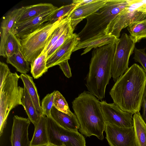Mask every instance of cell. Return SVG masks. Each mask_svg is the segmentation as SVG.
Masks as SVG:
<instances>
[{
	"label": "cell",
	"mask_w": 146,
	"mask_h": 146,
	"mask_svg": "<svg viewBox=\"0 0 146 146\" xmlns=\"http://www.w3.org/2000/svg\"><path fill=\"white\" fill-rule=\"evenodd\" d=\"M115 82L109 92L113 103L133 114L139 112L146 86L143 68L134 64Z\"/></svg>",
	"instance_id": "6da1fadb"
},
{
	"label": "cell",
	"mask_w": 146,
	"mask_h": 146,
	"mask_svg": "<svg viewBox=\"0 0 146 146\" xmlns=\"http://www.w3.org/2000/svg\"><path fill=\"white\" fill-rule=\"evenodd\" d=\"M118 41L94 48L92 51L86 86L88 92L98 100L105 98L106 86L111 77L112 64Z\"/></svg>",
	"instance_id": "7a4b0ae2"
},
{
	"label": "cell",
	"mask_w": 146,
	"mask_h": 146,
	"mask_svg": "<svg viewBox=\"0 0 146 146\" xmlns=\"http://www.w3.org/2000/svg\"><path fill=\"white\" fill-rule=\"evenodd\" d=\"M72 104L80 124L79 131L86 137L94 135L103 140L106 123L99 100L85 91L74 99Z\"/></svg>",
	"instance_id": "3957f363"
},
{
	"label": "cell",
	"mask_w": 146,
	"mask_h": 146,
	"mask_svg": "<svg viewBox=\"0 0 146 146\" xmlns=\"http://www.w3.org/2000/svg\"><path fill=\"white\" fill-rule=\"evenodd\" d=\"M128 0H108L98 12L86 19L87 23L78 34L79 42L95 36L105 34L104 31L111 21L128 5Z\"/></svg>",
	"instance_id": "277c9868"
},
{
	"label": "cell",
	"mask_w": 146,
	"mask_h": 146,
	"mask_svg": "<svg viewBox=\"0 0 146 146\" xmlns=\"http://www.w3.org/2000/svg\"><path fill=\"white\" fill-rule=\"evenodd\" d=\"M64 18L60 19L53 23L50 21L44 23L33 32L20 39L21 51L30 64L33 63L42 52L49 37Z\"/></svg>",
	"instance_id": "5b68a950"
},
{
	"label": "cell",
	"mask_w": 146,
	"mask_h": 146,
	"mask_svg": "<svg viewBox=\"0 0 146 146\" xmlns=\"http://www.w3.org/2000/svg\"><path fill=\"white\" fill-rule=\"evenodd\" d=\"M20 76L11 72L0 89V136L2 135L11 111L22 105L23 88L18 86Z\"/></svg>",
	"instance_id": "8992f818"
},
{
	"label": "cell",
	"mask_w": 146,
	"mask_h": 146,
	"mask_svg": "<svg viewBox=\"0 0 146 146\" xmlns=\"http://www.w3.org/2000/svg\"><path fill=\"white\" fill-rule=\"evenodd\" d=\"M135 43L126 33H122L118 41L111 67V77L115 82L129 68V60L134 52Z\"/></svg>",
	"instance_id": "52a82bcc"
},
{
	"label": "cell",
	"mask_w": 146,
	"mask_h": 146,
	"mask_svg": "<svg viewBox=\"0 0 146 146\" xmlns=\"http://www.w3.org/2000/svg\"><path fill=\"white\" fill-rule=\"evenodd\" d=\"M46 118L49 142L57 145L86 146L85 138L82 134L64 128L51 116Z\"/></svg>",
	"instance_id": "ba28073f"
},
{
	"label": "cell",
	"mask_w": 146,
	"mask_h": 146,
	"mask_svg": "<svg viewBox=\"0 0 146 146\" xmlns=\"http://www.w3.org/2000/svg\"><path fill=\"white\" fill-rule=\"evenodd\" d=\"M145 19L146 13L135 10L128 4V6L111 21L104 33L119 38L121 32L123 29L134 22Z\"/></svg>",
	"instance_id": "9c48e42d"
},
{
	"label": "cell",
	"mask_w": 146,
	"mask_h": 146,
	"mask_svg": "<svg viewBox=\"0 0 146 146\" xmlns=\"http://www.w3.org/2000/svg\"><path fill=\"white\" fill-rule=\"evenodd\" d=\"M104 131L110 146H136L133 126L122 127L106 123Z\"/></svg>",
	"instance_id": "30bf717a"
},
{
	"label": "cell",
	"mask_w": 146,
	"mask_h": 146,
	"mask_svg": "<svg viewBox=\"0 0 146 146\" xmlns=\"http://www.w3.org/2000/svg\"><path fill=\"white\" fill-rule=\"evenodd\" d=\"M100 104L105 123L122 127L133 126L132 114L123 111L114 103L103 100Z\"/></svg>",
	"instance_id": "8fae6325"
},
{
	"label": "cell",
	"mask_w": 146,
	"mask_h": 146,
	"mask_svg": "<svg viewBox=\"0 0 146 146\" xmlns=\"http://www.w3.org/2000/svg\"><path fill=\"white\" fill-rule=\"evenodd\" d=\"M58 8L56 7L44 13L22 22L15 23L12 31L20 39L33 32L44 23L49 21L51 16Z\"/></svg>",
	"instance_id": "7c38bea8"
},
{
	"label": "cell",
	"mask_w": 146,
	"mask_h": 146,
	"mask_svg": "<svg viewBox=\"0 0 146 146\" xmlns=\"http://www.w3.org/2000/svg\"><path fill=\"white\" fill-rule=\"evenodd\" d=\"M31 122L28 118L14 116L10 136L11 146H30L28 129Z\"/></svg>",
	"instance_id": "4fadbf2b"
},
{
	"label": "cell",
	"mask_w": 146,
	"mask_h": 146,
	"mask_svg": "<svg viewBox=\"0 0 146 146\" xmlns=\"http://www.w3.org/2000/svg\"><path fill=\"white\" fill-rule=\"evenodd\" d=\"M77 34L73 33L60 48L47 59L46 67L48 69L70 59L71 55L76 46L79 42Z\"/></svg>",
	"instance_id": "5bb4252c"
},
{
	"label": "cell",
	"mask_w": 146,
	"mask_h": 146,
	"mask_svg": "<svg viewBox=\"0 0 146 146\" xmlns=\"http://www.w3.org/2000/svg\"><path fill=\"white\" fill-rule=\"evenodd\" d=\"M108 0H95L92 3L77 8L67 16L71 20V26L74 31L77 25L84 19L96 12L104 6Z\"/></svg>",
	"instance_id": "9a60e30c"
},
{
	"label": "cell",
	"mask_w": 146,
	"mask_h": 146,
	"mask_svg": "<svg viewBox=\"0 0 146 146\" xmlns=\"http://www.w3.org/2000/svg\"><path fill=\"white\" fill-rule=\"evenodd\" d=\"M24 10V7L15 9L9 11L3 17L0 26V56L5 57L4 47L8 35Z\"/></svg>",
	"instance_id": "2e32d148"
},
{
	"label": "cell",
	"mask_w": 146,
	"mask_h": 146,
	"mask_svg": "<svg viewBox=\"0 0 146 146\" xmlns=\"http://www.w3.org/2000/svg\"><path fill=\"white\" fill-rule=\"evenodd\" d=\"M119 39L113 36L102 34L79 42L74 48L73 52L85 48L81 54V55H82L88 53L92 48L117 42Z\"/></svg>",
	"instance_id": "e0dca14e"
},
{
	"label": "cell",
	"mask_w": 146,
	"mask_h": 146,
	"mask_svg": "<svg viewBox=\"0 0 146 146\" xmlns=\"http://www.w3.org/2000/svg\"><path fill=\"white\" fill-rule=\"evenodd\" d=\"M33 137L30 146H45L49 143L46 117L43 114L38 123L34 125Z\"/></svg>",
	"instance_id": "ac0fdd59"
},
{
	"label": "cell",
	"mask_w": 146,
	"mask_h": 146,
	"mask_svg": "<svg viewBox=\"0 0 146 146\" xmlns=\"http://www.w3.org/2000/svg\"><path fill=\"white\" fill-rule=\"evenodd\" d=\"M51 116L59 125L67 129L78 131L80 124L76 115L70 117L61 112L53 106L51 111Z\"/></svg>",
	"instance_id": "d6986e66"
},
{
	"label": "cell",
	"mask_w": 146,
	"mask_h": 146,
	"mask_svg": "<svg viewBox=\"0 0 146 146\" xmlns=\"http://www.w3.org/2000/svg\"><path fill=\"white\" fill-rule=\"evenodd\" d=\"M50 3H40L24 7L22 13L16 23H19L37 17L56 7Z\"/></svg>",
	"instance_id": "ffe728a7"
},
{
	"label": "cell",
	"mask_w": 146,
	"mask_h": 146,
	"mask_svg": "<svg viewBox=\"0 0 146 146\" xmlns=\"http://www.w3.org/2000/svg\"><path fill=\"white\" fill-rule=\"evenodd\" d=\"M24 85L31 98L38 114L42 115V111L40 104L39 97L37 89L34 83L33 78L27 74H21L20 76Z\"/></svg>",
	"instance_id": "44dd1931"
},
{
	"label": "cell",
	"mask_w": 146,
	"mask_h": 146,
	"mask_svg": "<svg viewBox=\"0 0 146 146\" xmlns=\"http://www.w3.org/2000/svg\"><path fill=\"white\" fill-rule=\"evenodd\" d=\"M133 127L136 146H146V123L140 112L133 115Z\"/></svg>",
	"instance_id": "7402d4cb"
},
{
	"label": "cell",
	"mask_w": 146,
	"mask_h": 146,
	"mask_svg": "<svg viewBox=\"0 0 146 146\" xmlns=\"http://www.w3.org/2000/svg\"><path fill=\"white\" fill-rule=\"evenodd\" d=\"M23 88L21 99L22 105L24 108L28 118L34 125L38 123L41 116L38 113L26 88L24 86Z\"/></svg>",
	"instance_id": "603a6c76"
},
{
	"label": "cell",
	"mask_w": 146,
	"mask_h": 146,
	"mask_svg": "<svg viewBox=\"0 0 146 146\" xmlns=\"http://www.w3.org/2000/svg\"><path fill=\"white\" fill-rule=\"evenodd\" d=\"M6 62L12 65L17 71L21 74H26L30 70V63L26 60L21 50L18 52L7 57Z\"/></svg>",
	"instance_id": "cb8c5ba5"
},
{
	"label": "cell",
	"mask_w": 146,
	"mask_h": 146,
	"mask_svg": "<svg viewBox=\"0 0 146 146\" xmlns=\"http://www.w3.org/2000/svg\"><path fill=\"white\" fill-rule=\"evenodd\" d=\"M47 52L43 51L30 64L31 72L35 79H38L46 72L48 68L46 67Z\"/></svg>",
	"instance_id": "d4e9b609"
},
{
	"label": "cell",
	"mask_w": 146,
	"mask_h": 146,
	"mask_svg": "<svg viewBox=\"0 0 146 146\" xmlns=\"http://www.w3.org/2000/svg\"><path fill=\"white\" fill-rule=\"evenodd\" d=\"M127 29L135 43L143 38H146V19L131 24Z\"/></svg>",
	"instance_id": "484cf974"
},
{
	"label": "cell",
	"mask_w": 146,
	"mask_h": 146,
	"mask_svg": "<svg viewBox=\"0 0 146 146\" xmlns=\"http://www.w3.org/2000/svg\"><path fill=\"white\" fill-rule=\"evenodd\" d=\"M20 39L17 37L11 30L9 33L5 45V57L11 56L21 50Z\"/></svg>",
	"instance_id": "4316f807"
},
{
	"label": "cell",
	"mask_w": 146,
	"mask_h": 146,
	"mask_svg": "<svg viewBox=\"0 0 146 146\" xmlns=\"http://www.w3.org/2000/svg\"><path fill=\"white\" fill-rule=\"evenodd\" d=\"M71 24V20L67 17L64 18L59 26L55 29L48 39L43 51L48 52L62 35L67 28Z\"/></svg>",
	"instance_id": "83f0119b"
},
{
	"label": "cell",
	"mask_w": 146,
	"mask_h": 146,
	"mask_svg": "<svg viewBox=\"0 0 146 146\" xmlns=\"http://www.w3.org/2000/svg\"><path fill=\"white\" fill-rule=\"evenodd\" d=\"M53 106L59 111L70 117L72 116L74 114L70 111L65 99L58 91H55Z\"/></svg>",
	"instance_id": "f1b7e54d"
},
{
	"label": "cell",
	"mask_w": 146,
	"mask_h": 146,
	"mask_svg": "<svg viewBox=\"0 0 146 146\" xmlns=\"http://www.w3.org/2000/svg\"><path fill=\"white\" fill-rule=\"evenodd\" d=\"M71 24L65 29L54 44L47 52V59L52 55L63 44L66 40L73 34Z\"/></svg>",
	"instance_id": "f546056e"
},
{
	"label": "cell",
	"mask_w": 146,
	"mask_h": 146,
	"mask_svg": "<svg viewBox=\"0 0 146 146\" xmlns=\"http://www.w3.org/2000/svg\"><path fill=\"white\" fill-rule=\"evenodd\" d=\"M75 4H71L62 6L58 8L50 18L49 21L52 23L56 22L59 19L68 16L74 9Z\"/></svg>",
	"instance_id": "4dcf8cb0"
},
{
	"label": "cell",
	"mask_w": 146,
	"mask_h": 146,
	"mask_svg": "<svg viewBox=\"0 0 146 146\" xmlns=\"http://www.w3.org/2000/svg\"><path fill=\"white\" fill-rule=\"evenodd\" d=\"M55 91L46 95L43 99L41 106L43 114L46 117L51 116V111L53 106L54 95Z\"/></svg>",
	"instance_id": "1f68e13d"
},
{
	"label": "cell",
	"mask_w": 146,
	"mask_h": 146,
	"mask_svg": "<svg viewBox=\"0 0 146 146\" xmlns=\"http://www.w3.org/2000/svg\"><path fill=\"white\" fill-rule=\"evenodd\" d=\"M146 48L137 49L135 48L133 58L136 62H139L143 67L146 74Z\"/></svg>",
	"instance_id": "d6a6232c"
},
{
	"label": "cell",
	"mask_w": 146,
	"mask_h": 146,
	"mask_svg": "<svg viewBox=\"0 0 146 146\" xmlns=\"http://www.w3.org/2000/svg\"><path fill=\"white\" fill-rule=\"evenodd\" d=\"M128 3L135 10L146 13V0H128Z\"/></svg>",
	"instance_id": "836d02e7"
},
{
	"label": "cell",
	"mask_w": 146,
	"mask_h": 146,
	"mask_svg": "<svg viewBox=\"0 0 146 146\" xmlns=\"http://www.w3.org/2000/svg\"><path fill=\"white\" fill-rule=\"evenodd\" d=\"M11 73L8 66L3 62H0V89Z\"/></svg>",
	"instance_id": "e575fe53"
},
{
	"label": "cell",
	"mask_w": 146,
	"mask_h": 146,
	"mask_svg": "<svg viewBox=\"0 0 146 146\" xmlns=\"http://www.w3.org/2000/svg\"><path fill=\"white\" fill-rule=\"evenodd\" d=\"M68 60H67L64 61L58 65L65 76L67 78H69L72 77V74Z\"/></svg>",
	"instance_id": "d590c367"
},
{
	"label": "cell",
	"mask_w": 146,
	"mask_h": 146,
	"mask_svg": "<svg viewBox=\"0 0 146 146\" xmlns=\"http://www.w3.org/2000/svg\"><path fill=\"white\" fill-rule=\"evenodd\" d=\"M141 107L142 108V114L141 115L146 123V86L142 99Z\"/></svg>",
	"instance_id": "8d00e7d4"
},
{
	"label": "cell",
	"mask_w": 146,
	"mask_h": 146,
	"mask_svg": "<svg viewBox=\"0 0 146 146\" xmlns=\"http://www.w3.org/2000/svg\"><path fill=\"white\" fill-rule=\"evenodd\" d=\"M95 0H74L72 1V3L75 4V6L72 10H74L79 7L84 5L95 1Z\"/></svg>",
	"instance_id": "74e56055"
},
{
	"label": "cell",
	"mask_w": 146,
	"mask_h": 146,
	"mask_svg": "<svg viewBox=\"0 0 146 146\" xmlns=\"http://www.w3.org/2000/svg\"><path fill=\"white\" fill-rule=\"evenodd\" d=\"M45 146H66L64 144H62L60 145H57L53 144H52L51 143L49 142L47 145Z\"/></svg>",
	"instance_id": "f35d334b"
}]
</instances>
